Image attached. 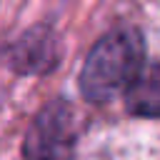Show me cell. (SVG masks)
Listing matches in <instances>:
<instances>
[{
	"mask_svg": "<svg viewBox=\"0 0 160 160\" xmlns=\"http://www.w3.org/2000/svg\"><path fill=\"white\" fill-rule=\"evenodd\" d=\"M142 35L135 28H115L105 32L80 72V90L92 102H105L118 92H128L142 70Z\"/></svg>",
	"mask_w": 160,
	"mask_h": 160,
	"instance_id": "cell-1",
	"label": "cell"
},
{
	"mask_svg": "<svg viewBox=\"0 0 160 160\" xmlns=\"http://www.w3.org/2000/svg\"><path fill=\"white\" fill-rule=\"evenodd\" d=\"M22 160H72V112L65 102H50L35 118Z\"/></svg>",
	"mask_w": 160,
	"mask_h": 160,
	"instance_id": "cell-2",
	"label": "cell"
},
{
	"mask_svg": "<svg viewBox=\"0 0 160 160\" xmlns=\"http://www.w3.org/2000/svg\"><path fill=\"white\" fill-rule=\"evenodd\" d=\"M58 60V42L48 28L28 30L10 50V65L20 72H45Z\"/></svg>",
	"mask_w": 160,
	"mask_h": 160,
	"instance_id": "cell-3",
	"label": "cell"
},
{
	"mask_svg": "<svg viewBox=\"0 0 160 160\" xmlns=\"http://www.w3.org/2000/svg\"><path fill=\"white\" fill-rule=\"evenodd\" d=\"M125 105L132 115L160 118V62L140 70V75L125 92Z\"/></svg>",
	"mask_w": 160,
	"mask_h": 160,
	"instance_id": "cell-4",
	"label": "cell"
}]
</instances>
